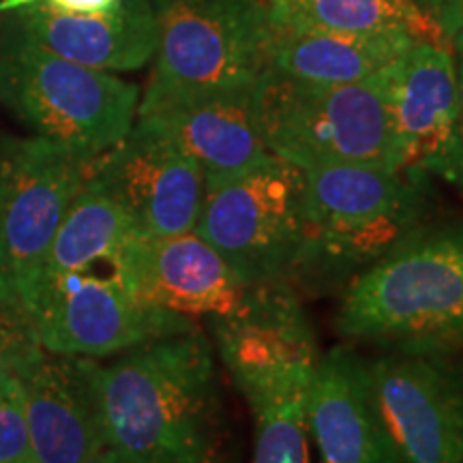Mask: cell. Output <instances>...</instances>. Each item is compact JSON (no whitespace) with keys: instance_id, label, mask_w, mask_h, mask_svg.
I'll return each mask as SVG.
<instances>
[{"instance_id":"6da1fadb","label":"cell","mask_w":463,"mask_h":463,"mask_svg":"<svg viewBox=\"0 0 463 463\" xmlns=\"http://www.w3.org/2000/svg\"><path fill=\"white\" fill-rule=\"evenodd\" d=\"M108 449L129 463H236L215 347L200 328L99 364Z\"/></svg>"},{"instance_id":"7a4b0ae2","label":"cell","mask_w":463,"mask_h":463,"mask_svg":"<svg viewBox=\"0 0 463 463\" xmlns=\"http://www.w3.org/2000/svg\"><path fill=\"white\" fill-rule=\"evenodd\" d=\"M211 331L251 410L253 463H309L307 403L322 354L297 289L288 283L247 288L234 309L211 317Z\"/></svg>"},{"instance_id":"3957f363","label":"cell","mask_w":463,"mask_h":463,"mask_svg":"<svg viewBox=\"0 0 463 463\" xmlns=\"http://www.w3.org/2000/svg\"><path fill=\"white\" fill-rule=\"evenodd\" d=\"M431 208V176L422 172L363 164L307 170L289 286L298 294L345 288L425 225Z\"/></svg>"},{"instance_id":"277c9868","label":"cell","mask_w":463,"mask_h":463,"mask_svg":"<svg viewBox=\"0 0 463 463\" xmlns=\"http://www.w3.org/2000/svg\"><path fill=\"white\" fill-rule=\"evenodd\" d=\"M335 328L352 344L453 354L463 345V219L420 225L341 294Z\"/></svg>"},{"instance_id":"5b68a950","label":"cell","mask_w":463,"mask_h":463,"mask_svg":"<svg viewBox=\"0 0 463 463\" xmlns=\"http://www.w3.org/2000/svg\"><path fill=\"white\" fill-rule=\"evenodd\" d=\"M157 17L155 67L137 116L200 97L251 90L269 69L264 0H150Z\"/></svg>"},{"instance_id":"8992f818","label":"cell","mask_w":463,"mask_h":463,"mask_svg":"<svg viewBox=\"0 0 463 463\" xmlns=\"http://www.w3.org/2000/svg\"><path fill=\"white\" fill-rule=\"evenodd\" d=\"M389 69L339 86L266 69L253 86V114L269 153L303 172L344 164L391 167Z\"/></svg>"},{"instance_id":"52a82bcc","label":"cell","mask_w":463,"mask_h":463,"mask_svg":"<svg viewBox=\"0 0 463 463\" xmlns=\"http://www.w3.org/2000/svg\"><path fill=\"white\" fill-rule=\"evenodd\" d=\"M0 103L37 137L90 161L131 131L140 89L9 33L0 48Z\"/></svg>"},{"instance_id":"ba28073f","label":"cell","mask_w":463,"mask_h":463,"mask_svg":"<svg viewBox=\"0 0 463 463\" xmlns=\"http://www.w3.org/2000/svg\"><path fill=\"white\" fill-rule=\"evenodd\" d=\"M24 305L45 352L95 361L198 328L191 316L140 303L125 286L116 258L42 275Z\"/></svg>"},{"instance_id":"9c48e42d","label":"cell","mask_w":463,"mask_h":463,"mask_svg":"<svg viewBox=\"0 0 463 463\" xmlns=\"http://www.w3.org/2000/svg\"><path fill=\"white\" fill-rule=\"evenodd\" d=\"M305 172L273 157L232 181L204 184L194 232L247 288L288 283L300 239Z\"/></svg>"},{"instance_id":"30bf717a","label":"cell","mask_w":463,"mask_h":463,"mask_svg":"<svg viewBox=\"0 0 463 463\" xmlns=\"http://www.w3.org/2000/svg\"><path fill=\"white\" fill-rule=\"evenodd\" d=\"M86 164L43 137H11L0 194V294L24 303L62 219L86 181Z\"/></svg>"},{"instance_id":"8fae6325","label":"cell","mask_w":463,"mask_h":463,"mask_svg":"<svg viewBox=\"0 0 463 463\" xmlns=\"http://www.w3.org/2000/svg\"><path fill=\"white\" fill-rule=\"evenodd\" d=\"M86 183L123 208L144 239L194 230L204 198L198 161L146 118L86 164Z\"/></svg>"},{"instance_id":"7c38bea8","label":"cell","mask_w":463,"mask_h":463,"mask_svg":"<svg viewBox=\"0 0 463 463\" xmlns=\"http://www.w3.org/2000/svg\"><path fill=\"white\" fill-rule=\"evenodd\" d=\"M391 167L463 191V125L455 52L416 42L389 69Z\"/></svg>"},{"instance_id":"4fadbf2b","label":"cell","mask_w":463,"mask_h":463,"mask_svg":"<svg viewBox=\"0 0 463 463\" xmlns=\"http://www.w3.org/2000/svg\"><path fill=\"white\" fill-rule=\"evenodd\" d=\"M369 364L402 463H463V369L453 354L384 350Z\"/></svg>"},{"instance_id":"5bb4252c","label":"cell","mask_w":463,"mask_h":463,"mask_svg":"<svg viewBox=\"0 0 463 463\" xmlns=\"http://www.w3.org/2000/svg\"><path fill=\"white\" fill-rule=\"evenodd\" d=\"M125 286L140 303L183 316H223L247 286L194 230L165 239L131 236L116 256Z\"/></svg>"},{"instance_id":"9a60e30c","label":"cell","mask_w":463,"mask_h":463,"mask_svg":"<svg viewBox=\"0 0 463 463\" xmlns=\"http://www.w3.org/2000/svg\"><path fill=\"white\" fill-rule=\"evenodd\" d=\"M20 382L37 463H90L108 449L95 358L43 350Z\"/></svg>"},{"instance_id":"2e32d148","label":"cell","mask_w":463,"mask_h":463,"mask_svg":"<svg viewBox=\"0 0 463 463\" xmlns=\"http://www.w3.org/2000/svg\"><path fill=\"white\" fill-rule=\"evenodd\" d=\"M307 425L322 463H402L382 419L369 358L337 345L317 361Z\"/></svg>"},{"instance_id":"e0dca14e","label":"cell","mask_w":463,"mask_h":463,"mask_svg":"<svg viewBox=\"0 0 463 463\" xmlns=\"http://www.w3.org/2000/svg\"><path fill=\"white\" fill-rule=\"evenodd\" d=\"M7 26L15 37L101 71H136L157 50V17L150 0H118L95 14H61L34 3L9 11Z\"/></svg>"},{"instance_id":"ac0fdd59","label":"cell","mask_w":463,"mask_h":463,"mask_svg":"<svg viewBox=\"0 0 463 463\" xmlns=\"http://www.w3.org/2000/svg\"><path fill=\"white\" fill-rule=\"evenodd\" d=\"M137 118L159 127L198 161L204 184L239 178L275 157L260 136L253 89L174 103Z\"/></svg>"},{"instance_id":"d6986e66","label":"cell","mask_w":463,"mask_h":463,"mask_svg":"<svg viewBox=\"0 0 463 463\" xmlns=\"http://www.w3.org/2000/svg\"><path fill=\"white\" fill-rule=\"evenodd\" d=\"M419 39L410 33H331L273 26L269 69L311 84H356L395 65Z\"/></svg>"},{"instance_id":"ffe728a7","label":"cell","mask_w":463,"mask_h":463,"mask_svg":"<svg viewBox=\"0 0 463 463\" xmlns=\"http://www.w3.org/2000/svg\"><path fill=\"white\" fill-rule=\"evenodd\" d=\"M270 26L331 33H410L419 42L453 48L442 28L414 0H264Z\"/></svg>"},{"instance_id":"44dd1931","label":"cell","mask_w":463,"mask_h":463,"mask_svg":"<svg viewBox=\"0 0 463 463\" xmlns=\"http://www.w3.org/2000/svg\"><path fill=\"white\" fill-rule=\"evenodd\" d=\"M131 236L137 232L129 215L84 181L52 242L42 275L69 273L112 260Z\"/></svg>"},{"instance_id":"7402d4cb","label":"cell","mask_w":463,"mask_h":463,"mask_svg":"<svg viewBox=\"0 0 463 463\" xmlns=\"http://www.w3.org/2000/svg\"><path fill=\"white\" fill-rule=\"evenodd\" d=\"M42 352L37 326L26 305L0 294V386L20 378Z\"/></svg>"},{"instance_id":"603a6c76","label":"cell","mask_w":463,"mask_h":463,"mask_svg":"<svg viewBox=\"0 0 463 463\" xmlns=\"http://www.w3.org/2000/svg\"><path fill=\"white\" fill-rule=\"evenodd\" d=\"M0 463H37L20 378L0 386Z\"/></svg>"},{"instance_id":"cb8c5ba5","label":"cell","mask_w":463,"mask_h":463,"mask_svg":"<svg viewBox=\"0 0 463 463\" xmlns=\"http://www.w3.org/2000/svg\"><path fill=\"white\" fill-rule=\"evenodd\" d=\"M34 3L48 5L50 9L61 11V14H95V11L114 7L118 0H0V15H7L9 11L22 9Z\"/></svg>"},{"instance_id":"d4e9b609","label":"cell","mask_w":463,"mask_h":463,"mask_svg":"<svg viewBox=\"0 0 463 463\" xmlns=\"http://www.w3.org/2000/svg\"><path fill=\"white\" fill-rule=\"evenodd\" d=\"M438 26L442 28L444 37L453 42L457 33L463 31V0H449L436 17Z\"/></svg>"},{"instance_id":"484cf974","label":"cell","mask_w":463,"mask_h":463,"mask_svg":"<svg viewBox=\"0 0 463 463\" xmlns=\"http://www.w3.org/2000/svg\"><path fill=\"white\" fill-rule=\"evenodd\" d=\"M453 52L457 62V84H459V108H461V125H463V37L455 34L453 37Z\"/></svg>"},{"instance_id":"4316f807","label":"cell","mask_w":463,"mask_h":463,"mask_svg":"<svg viewBox=\"0 0 463 463\" xmlns=\"http://www.w3.org/2000/svg\"><path fill=\"white\" fill-rule=\"evenodd\" d=\"M9 146H11V137L3 136V133H0V194H3L5 176H7V164H9Z\"/></svg>"},{"instance_id":"83f0119b","label":"cell","mask_w":463,"mask_h":463,"mask_svg":"<svg viewBox=\"0 0 463 463\" xmlns=\"http://www.w3.org/2000/svg\"><path fill=\"white\" fill-rule=\"evenodd\" d=\"M414 3L419 5V7L425 11V14H430L433 20H436L438 14H439V9H442L444 5L449 3V0H414Z\"/></svg>"},{"instance_id":"f1b7e54d","label":"cell","mask_w":463,"mask_h":463,"mask_svg":"<svg viewBox=\"0 0 463 463\" xmlns=\"http://www.w3.org/2000/svg\"><path fill=\"white\" fill-rule=\"evenodd\" d=\"M90 463H129V461H127L125 457H120L118 453H116V450L106 449V450H103V453L97 455Z\"/></svg>"},{"instance_id":"f546056e","label":"cell","mask_w":463,"mask_h":463,"mask_svg":"<svg viewBox=\"0 0 463 463\" xmlns=\"http://www.w3.org/2000/svg\"><path fill=\"white\" fill-rule=\"evenodd\" d=\"M457 34H459V37H463V31H461V33H457Z\"/></svg>"},{"instance_id":"4dcf8cb0","label":"cell","mask_w":463,"mask_h":463,"mask_svg":"<svg viewBox=\"0 0 463 463\" xmlns=\"http://www.w3.org/2000/svg\"><path fill=\"white\" fill-rule=\"evenodd\" d=\"M0 17H3V15H0Z\"/></svg>"}]
</instances>
